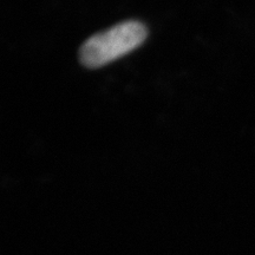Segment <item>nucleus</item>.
<instances>
[{
    "mask_svg": "<svg viewBox=\"0 0 255 255\" xmlns=\"http://www.w3.org/2000/svg\"><path fill=\"white\" fill-rule=\"evenodd\" d=\"M148 28L142 21L130 19L94 34L79 49V62L88 69H98L132 52L144 43Z\"/></svg>",
    "mask_w": 255,
    "mask_h": 255,
    "instance_id": "f257e3e1",
    "label": "nucleus"
}]
</instances>
